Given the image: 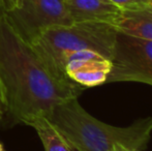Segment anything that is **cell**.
<instances>
[{"instance_id":"cell-1","label":"cell","mask_w":152,"mask_h":151,"mask_svg":"<svg viewBox=\"0 0 152 151\" xmlns=\"http://www.w3.org/2000/svg\"><path fill=\"white\" fill-rule=\"evenodd\" d=\"M0 85L4 111L16 123H25L34 115L46 116L56 105L84 90L75 82L57 80L5 14L0 18Z\"/></svg>"},{"instance_id":"cell-2","label":"cell","mask_w":152,"mask_h":151,"mask_svg":"<svg viewBox=\"0 0 152 151\" xmlns=\"http://www.w3.org/2000/svg\"><path fill=\"white\" fill-rule=\"evenodd\" d=\"M46 117L76 151H111L115 145L144 151L152 133V117L137 119L126 127L109 125L91 116L78 97L56 105Z\"/></svg>"},{"instance_id":"cell-3","label":"cell","mask_w":152,"mask_h":151,"mask_svg":"<svg viewBox=\"0 0 152 151\" xmlns=\"http://www.w3.org/2000/svg\"><path fill=\"white\" fill-rule=\"evenodd\" d=\"M117 33L115 27L109 23L75 22L68 26L47 29L30 44L57 80L74 82L63 71L64 57L72 52L88 50L111 60Z\"/></svg>"},{"instance_id":"cell-4","label":"cell","mask_w":152,"mask_h":151,"mask_svg":"<svg viewBox=\"0 0 152 151\" xmlns=\"http://www.w3.org/2000/svg\"><path fill=\"white\" fill-rule=\"evenodd\" d=\"M5 15L12 28L29 44L47 29L75 23L64 0H22Z\"/></svg>"},{"instance_id":"cell-5","label":"cell","mask_w":152,"mask_h":151,"mask_svg":"<svg viewBox=\"0 0 152 151\" xmlns=\"http://www.w3.org/2000/svg\"><path fill=\"white\" fill-rule=\"evenodd\" d=\"M106 83L138 82L152 86V40L118 32Z\"/></svg>"},{"instance_id":"cell-6","label":"cell","mask_w":152,"mask_h":151,"mask_svg":"<svg viewBox=\"0 0 152 151\" xmlns=\"http://www.w3.org/2000/svg\"><path fill=\"white\" fill-rule=\"evenodd\" d=\"M62 67L75 83L84 88L106 84L111 71V60L93 51H77L66 55Z\"/></svg>"},{"instance_id":"cell-7","label":"cell","mask_w":152,"mask_h":151,"mask_svg":"<svg viewBox=\"0 0 152 151\" xmlns=\"http://www.w3.org/2000/svg\"><path fill=\"white\" fill-rule=\"evenodd\" d=\"M75 22H104L112 25L121 9L110 0H64Z\"/></svg>"},{"instance_id":"cell-8","label":"cell","mask_w":152,"mask_h":151,"mask_svg":"<svg viewBox=\"0 0 152 151\" xmlns=\"http://www.w3.org/2000/svg\"><path fill=\"white\" fill-rule=\"evenodd\" d=\"M112 26L123 34L152 40V8L145 6L121 10Z\"/></svg>"},{"instance_id":"cell-9","label":"cell","mask_w":152,"mask_h":151,"mask_svg":"<svg viewBox=\"0 0 152 151\" xmlns=\"http://www.w3.org/2000/svg\"><path fill=\"white\" fill-rule=\"evenodd\" d=\"M25 123L36 131L46 151H76L45 115H34Z\"/></svg>"},{"instance_id":"cell-10","label":"cell","mask_w":152,"mask_h":151,"mask_svg":"<svg viewBox=\"0 0 152 151\" xmlns=\"http://www.w3.org/2000/svg\"><path fill=\"white\" fill-rule=\"evenodd\" d=\"M117 5L121 10L123 9H136L148 6L149 0H110Z\"/></svg>"},{"instance_id":"cell-11","label":"cell","mask_w":152,"mask_h":151,"mask_svg":"<svg viewBox=\"0 0 152 151\" xmlns=\"http://www.w3.org/2000/svg\"><path fill=\"white\" fill-rule=\"evenodd\" d=\"M21 2H22V0H0V5L6 12L18 7L21 4Z\"/></svg>"},{"instance_id":"cell-12","label":"cell","mask_w":152,"mask_h":151,"mask_svg":"<svg viewBox=\"0 0 152 151\" xmlns=\"http://www.w3.org/2000/svg\"><path fill=\"white\" fill-rule=\"evenodd\" d=\"M111 151H130V150H129V149H127V148H125L124 146L117 144V145H115L114 147H113V149L111 150Z\"/></svg>"},{"instance_id":"cell-13","label":"cell","mask_w":152,"mask_h":151,"mask_svg":"<svg viewBox=\"0 0 152 151\" xmlns=\"http://www.w3.org/2000/svg\"><path fill=\"white\" fill-rule=\"evenodd\" d=\"M4 14H5V12H4V9L2 8V6L0 5V18H1V17L3 16Z\"/></svg>"},{"instance_id":"cell-14","label":"cell","mask_w":152,"mask_h":151,"mask_svg":"<svg viewBox=\"0 0 152 151\" xmlns=\"http://www.w3.org/2000/svg\"><path fill=\"white\" fill-rule=\"evenodd\" d=\"M3 113H4L3 109H2V107H1V106H0V120H1L2 116H3Z\"/></svg>"},{"instance_id":"cell-15","label":"cell","mask_w":152,"mask_h":151,"mask_svg":"<svg viewBox=\"0 0 152 151\" xmlns=\"http://www.w3.org/2000/svg\"><path fill=\"white\" fill-rule=\"evenodd\" d=\"M148 6L152 8V0H149V1H148Z\"/></svg>"},{"instance_id":"cell-16","label":"cell","mask_w":152,"mask_h":151,"mask_svg":"<svg viewBox=\"0 0 152 151\" xmlns=\"http://www.w3.org/2000/svg\"><path fill=\"white\" fill-rule=\"evenodd\" d=\"M0 151H4V148H3V146H2L1 143H0Z\"/></svg>"},{"instance_id":"cell-17","label":"cell","mask_w":152,"mask_h":151,"mask_svg":"<svg viewBox=\"0 0 152 151\" xmlns=\"http://www.w3.org/2000/svg\"><path fill=\"white\" fill-rule=\"evenodd\" d=\"M0 106H1V107H2V109H3V105H2V101H1V99H0ZM3 111H4V110H3Z\"/></svg>"}]
</instances>
